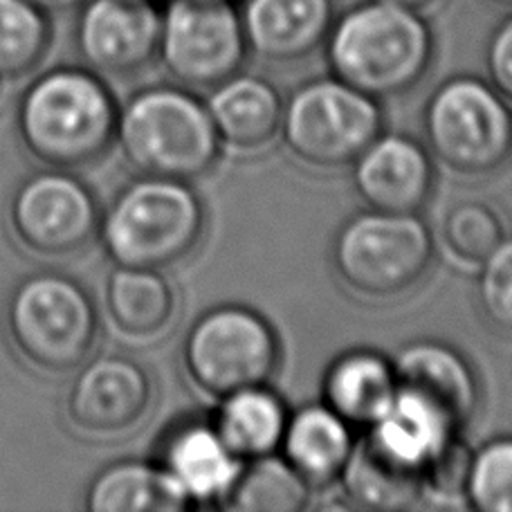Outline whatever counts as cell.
<instances>
[{"label":"cell","instance_id":"obj_28","mask_svg":"<svg viewBox=\"0 0 512 512\" xmlns=\"http://www.w3.org/2000/svg\"><path fill=\"white\" fill-rule=\"evenodd\" d=\"M52 43L50 18L27 0H0V79H21L39 66Z\"/></svg>","mask_w":512,"mask_h":512},{"label":"cell","instance_id":"obj_34","mask_svg":"<svg viewBox=\"0 0 512 512\" xmlns=\"http://www.w3.org/2000/svg\"><path fill=\"white\" fill-rule=\"evenodd\" d=\"M490 3L501 7V9H508V12H512V0H490Z\"/></svg>","mask_w":512,"mask_h":512},{"label":"cell","instance_id":"obj_5","mask_svg":"<svg viewBox=\"0 0 512 512\" xmlns=\"http://www.w3.org/2000/svg\"><path fill=\"white\" fill-rule=\"evenodd\" d=\"M5 328L18 358L32 369L70 373L93 353L99 317L75 277L45 270L27 274L9 292Z\"/></svg>","mask_w":512,"mask_h":512},{"label":"cell","instance_id":"obj_27","mask_svg":"<svg viewBox=\"0 0 512 512\" xmlns=\"http://www.w3.org/2000/svg\"><path fill=\"white\" fill-rule=\"evenodd\" d=\"M504 241L506 225L497 209L481 200H463L445 212L436 248L454 268L477 272Z\"/></svg>","mask_w":512,"mask_h":512},{"label":"cell","instance_id":"obj_23","mask_svg":"<svg viewBox=\"0 0 512 512\" xmlns=\"http://www.w3.org/2000/svg\"><path fill=\"white\" fill-rule=\"evenodd\" d=\"M84 506L90 512H182L191 501L162 463L126 459L95 474Z\"/></svg>","mask_w":512,"mask_h":512},{"label":"cell","instance_id":"obj_32","mask_svg":"<svg viewBox=\"0 0 512 512\" xmlns=\"http://www.w3.org/2000/svg\"><path fill=\"white\" fill-rule=\"evenodd\" d=\"M41 9L45 14H70L86 3V0H27Z\"/></svg>","mask_w":512,"mask_h":512},{"label":"cell","instance_id":"obj_20","mask_svg":"<svg viewBox=\"0 0 512 512\" xmlns=\"http://www.w3.org/2000/svg\"><path fill=\"white\" fill-rule=\"evenodd\" d=\"M398 393L393 362L371 349H353L328 364L322 402L353 429H367L389 409Z\"/></svg>","mask_w":512,"mask_h":512},{"label":"cell","instance_id":"obj_1","mask_svg":"<svg viewBox=\"0 0 512 512\" xmlns=\"http://www.w3.org/2000/svg\"><path fill=\"white\" fill-rule=\"evenodd\" d=\"M324 50L333 77L382 102L425 79L436 45L425 16L389 0H364L335 18Z\"/></svg>","mask_w":512,"mask_h":512},{"label":"cell","instance_id":"obj_22","mask_svg":"<svg viewBox=\"0 0 512 512\" xmlns=\"http://www.w3.org/2000/svg\"><path fill=\"white\" fill-rule=\"evenodd\" d=\"M106 313L115 331L131 342L167 335L178 315V295L162 270L115 265L106 279Z\"/></svg>","mask_w":512,"mask_h":512},{"label":"cell","instance_id":"obj_6","mask_svg":"<svg viewBox=\"0 0 512 512\" xmlns=\"http://www.w3.org/2000/svg\"><path fill=\"white\" fill-rule=\"evenodd\" d=\"M436 239L420 214L364 212L349 218L331 250L342 286L369 301L398 299L432 268Z\"/></svg>","mask_w":512,"mask_h":512},{"label":"cell","instance_id":"obj_12","mask_svg":"<svg viewBox=\"0 0 512 512\" xmlns=\"http://www.w3.org/2000/svg\"><path fill=\"white\" fill-rule=\"evenodd\" d=\"M77 12V52L99 77H133L158 59V0H86Z\"/></svg>","mask_w":512,"mask_h":512},{"label":"cell","instance_id":"obj_25","mask_svg":"<svg viewBox=\"0 0 512 512\" xmlns=\"http://www.w3.org/2000/svg\"><path fill=\"white\" fill-rule=\"evenodd\" d=\"M340 483L351 506L376 512L416 508L425 497V479L387 459L367 436L355 441Z\"/></svg>","mask_w":512,"mask_h":512},{"label":"cell","instance_id":"obj_4","mask_svg":"<svg viewBox=\"0 0 512 512\" xmlns=\"http://www.w3.org/2000/svg\"><path fill=\"white\" fill-rule=\"evenodd\" d=\"M205 227V203L189 182L142 176L113 198L97 234L115 265L164 270L198 248Z\"/></svg>","mask_w":512,"mask_h":512},{"label":"cell","instance_id":"obj_7","mask_svg":"<svg viewBox=\"0 0 512 512\" xmlns=\"http://www.w3.org/2000/svg\"><path fill=\"white\" fill-rule=\"evenodd\" d=\"M427 151L447 171L488 178L512 160V108L490 81L452 77L427 99Z\"/></svg>","mask_w":512,"mask_h":512},{"label":"cell","instance_id":"obj_9","mask_svg":"<svg viewBox=\"0 0 512 512\" xmlns=\"http://www.w3.org/2000/svg\"><path fill=\"white\" fill-rule=\"evenodd\" d=\"M378 99L337 77L306 81L283 102L281 140L292 158L317 171L351 167L382 133Z\"/></svg>","mask_w":512,"mask_h":512},{"label":"cell","instance_id":"obj_35","mask_svg":"<svg viewBox=\"0 0 512 512\" xmlns=\"http://www.w3.org/2000/svg\"><path fill=\"white\" fill-rule=\"evenodd\" d=\"M0 95H3V79H0Z\"/></svg>","mask_w":512,"mask_h":512},{"label":"cell","instance_id":"obj_17","mask_svg":"<svg viewBox=\"0 0 512 512\" xmlns=\"http://www.w3.org/2000/svg\"><path fill=\"white\" fill-rule=\"evenodd\" d=\"M398 387L414 391L432 402L461 429L479 411V382L472 364L461 351L438 340H414L402 346L391 360Z\"/></svg>","mask_w":512,"mask_h":512},{"label":"cell","instance_id":"obj_15","mask_svg":"<svg viewBox=\"0 0 512 512\" xmlns=\"http://www.w3.org/2000/svg\"><path fill=\"white\" fill-rule=\"evenodd\" d=\"M364 436L387 459L423 479L461 443V429L445 411L418 393L400 387L389 409Z\"/></svg>","mask_w":512,"mask_h":512},{"label":"cell","instance_id":"obj_16","mask_svg":"<svg viewBox=\"0 0 512 512\" xmlns=\"http://www.w3.org/2000/svg\"><path fill=\"white\" fill-rule=\"evenodd\" d=\"M239 12L248 50L277 66L324 48L335 21L333 0H245Z\"/></svg>","mask_w":512,"mask_h":512},{"label":"cell","instance_id":"obj_11","mask_svg":"<svg viewBox=\"0 0 512 512\" xmlns=\"http://www.w3.org/2000/svg\"><path fill=\"white\" fill-rule=\"evenodd\" d=\"M97 198L84 180L66 169H43L21 182L9 203L16 241L41 259L77 254L99 232Z\"/></svg>","mask_w":512,"mask_h":512},{"label":"cell","instance_id":"obj_3","mask_svg":"<svg viewBox=\"0 0 512 512\" xmlns=\"http://www.w3.org/2000/svg\"><path fill=\"white\" fill-rule=\"evenodd\" d=\"M115 142L140 176L191 182L223 153L207 102L185 86L137 90L120 108Z\"/></svg>","mask_w":512,"mask_h":512},{"label":"cell","instance_id":"obj_19","mask_svg":"<svg viewBox=\"0 0 512 512\" xmlns=\"http://www.w3.org/2000/svg\"><path fill=\"white\" fill-rule=\"evenodd\" d=\"M160 463L191 506L223 504L243 468V461L227 447L216 427L207 423L178 427L164 443Z\"/></svg>","mask_w":512,"mask_h":512},{"label":"cell","instance_id":"obj_8","mask_svg":"<svg viewBox=\"0 0 512 512\" xmlns=\"http://www.w3.org/2000/svg\"><path fill=\"white\" fill-rule=\"evenodd\" d=\"M281 344L259 310L225 304L200 315L182 344V369L198 393L223 400L277 376Z\"/></svg>","mask_w":512,"mask_h":512},{"label":"cell","instance_id":"obj_37","mask_svg":"<svg viewBox=\"0 0 512 512\" xmlns=\"http://www.w3.org/2000/svg\"><path fill=\"white\" fill-rule=\"evenodd\" d=\"M158 3H162V0H158Z\"/></svg>","mask_w":512,"mask_h":512},{"label":"cell","instance_id":"obj_24","mask_svg":"<svg viewBox=\"0 0 512 512\" xmlns=\"http://www.w3.org/2000/svg\"><path fill=\"white\" fill-rule=\"evenodd\" d=\"M290 411L270 384L236 391L218 400L216 432L239 459L252 461L277 454L286 434Z\"/></svg>","mask_w":512,"mask_h":512},{"label":"cell","instance_id":"obj_13","mask_svg":"<svg viewBox=\"0 0 512 512\" xmlns=\"http://www.w3.org/2000/svg\"><path fill=\"white\" fill-rule=\"evenodd\" d=\"M151 373L126 355H99L81 364L66 398L72 427L95 438L133 432L153 407Z\"/></svg>","mask_w":512,"mask_h":512},{"label":"cell","instance_id":"obj_30","mask_svg":"<svg viewBox=\"0 0 512 512\" xmlns=\"http://www.w3.org/2000/svg\"><path fill=\"white\" fill-rule=\"evenodd\" d=\"M474 274L481 313L501 333L512 335V239L506 236Z\"/></svg>","mask_w":512,"mask_h":512},{"label":"cell","instance_id":"obj_26","mask_svg":"<svg viewBox=\"0 0 512 512\" xmlns=\"http://www.w3.org/2000/svg\"><path fill=\"white\" fill-rule=\"evenodd\" d=\"M310 495L313 486L277 452L245 461L221 506L234 512H301L310 506Z\"/></svg>","mask_w":512,"mask_h":512},{"label":"cell","instance_id":"obj_33","mask_svg":"<svg viewBox=\"0 0 512 512\" xmlns=\"http://www.w3.org/2000/svg\"><path fill=\"white\" fill-rule=\"evenodd\" d=\"M393 5H400L409 9V12L420 14V16H427L429 12H434V9L441 7L443 0H389Z\"/></svg>","mask_w":512,"mask_h":512},{"label":"cell","instance_id":"obj_2","mask_svg":"<svg viewBox=\"0 0 512 512\" xmlns=\"http://www.w3.org/2000/svg\"><path fill=\"white\" fill-rule=\"evenodd\" d=\"M117 106L111 88L88 68H54L25 90L16 111L23 146L45 167L77 171L115 144Z\"/></svg>","mask_w":512,"mask_h":512},{"label":"cell","instance_id":"obj_10","mask_svg":"<svg viewBox=\"0 0 512 512\" xmlns=\"http://www.w3.org/2000/svg\"><path fill=\"white\" fill-rule=\"evenodd\" d=\"M241 12L225 0H164L158 59L185 88L212 90L248 59Z\"/></svg>","mask_w":512,"mask_h":512},{"label":"cell","instance_id":"obj_29","mask_svg":"<svg viewBox=\"0 0 512 512\" xmlns=\"http://www.w3.org/2000/svg\"><path fill=\"white\" fill-rule=\"evenodd\" d=\"M465 506L477 512H512V436H497L470 452Z\"/></svg>","mask_w":512,"mask_h":512},{"label":"cell","instance_id":"obj_31","mask_svg":"<svg viewBox=\"0 0 512 512\" xmlns=\"http://www.w3.org/2000/svg\"><path fill=\"white\" fill-rule=\"evenodd\" d=\"M483 59L490 86L512 104V12L492 30Z\"/></svg>","mask_w":512,"mask_h":512},{"label":"cell","instance_id":"obj_18","mask_svg":"<svg viewBox=\"0 0 512 512\" xmlns=\"http://www.w3.org/2000/svg\"><path fill=\"white\" fill-rule=\"evenodd\" d=\"M223 149L256 155L279 140L283 97L272 81L254 75H234L212 88L207 99Z\"/></svg>","mask_w":512,"mask_h":512},{"label":"cell","instance_id":"obj_21","mask_svg":"<svg viewBox=\"0 0 512 512\" xmlns=\"http://www.w3.org/2000/svg\"><path fill=\"white\" fill-rule=\"evenodd\" d=\"M355 447V429L324 402L290 411L279 452L313 488L340 481Z\"/></svg>","mask_w":512,"mask_h":512},{"label":"cell","instance_id":"obj_36","mask_svg":"<svg viewBox=\"0 0 512 512\" xmlns=\"http://www.w3.org/2000/svg\"><path fill=\"white\" fill-rule=\"evenodd\" d=\"M225 3H236V0H225Z\"/></svg>","mask_w":512,"mask_h":512},{"label":"cell","instance_id":"obj_14","mask_svg":"<svg viewBox=\"0 0 512 512\" xmlns=\"http://www.w3.org/2000/svg\"><path fill=\"white\" fill-rule=\"evenodd\" d=\"M353 189L373 212L420 214L432 198V153L405 133H380L351 164Z\"/></svg>","mask_w":512,"mask_h":512}]
</instances>
